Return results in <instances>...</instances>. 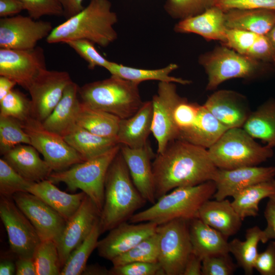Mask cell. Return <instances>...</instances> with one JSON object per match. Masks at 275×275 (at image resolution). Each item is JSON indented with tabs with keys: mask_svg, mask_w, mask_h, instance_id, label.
I'll return each instance as SVG.
<instances>
[{
	"mask_svg": "<svg viewBox=\"0 0 275 275\" xmlns=\"http://www.w3.org/2000/svg\"><path fill=\"white\" fill-rule=\"evenodd\" d=\"M156 200L173 189L213 180L217 168L207 149L175 140L152 163Z\"/></svg>",
	"mask_w": 275,
	"mask_h": 275,
	"instance_id": "6da1fadb",
	"label": "cell"
},
{
	"mask_svg": "<svg viewBox=\"0 0 275 275\" xmlns=\"http://www.w3.org/2000/svg\"><path fill=\"white\" fill-rule=\"evenodd\" d=\"M117 21L109 0H90L80 12L54 28L46 41L54 44L85 39L106 47L117 39L114 28Z\"/></svg>",
	"mask_w": 275,
	"mask_h": 275,
	"instance_id": "7a4b0ae2",
	"label": "cell"
},
{
	"mask_svg": "<svg viewBox=\"0 0 275 275\" xmlns=\"http://www.w3.org/2000/svg\"><path fill=\"white\" fill-rule=\"evenodd\" d=\"M146 202L134 185L120 149L105 177L99 220L101 234L129 220Z\"/></svg>",
	"mask_w": 275,
	"mask_h": 275,
	"instance_id": "3957f363",
	"label": "cell"
},
{
	"mask_svg": "<svg viewBox=\"0 0 275 275\" xmlns=\"http://www.w3.org/2000/svg\"><path fill=\"white\" fill-rule=\"evenodd\" d=\"M215 191L212 180L176 188L158 198L148 208L134 214L129 222H152L159 225L178 218L190 221L198 218L200 208L213 197Z\"/></svg>",
	"mask_w": 275,
	"mask_h": 275,
	"instance_id": "277c9868",
	"label": "cell"
},
{
	"mask_svg": "<svg viewBox=\"0 0 275 275\" xmlns=\"http://www.w3.org/2000/svg\"><path fill=\"white\" fill-rule=\"evenodd\" d=\"M140 84L112 75L108 78L79 87L81 101L121 119L133 115L141 107Z\"/></svg>",
	"mask_w": 275,
	"mask_h": 275,
	"instance_id": "5b68a950",
	"label": "cell"
},
{
	"mask_svg": "<svg viewBox=\"0 0 275 275\" xmlns=\"http://www.w3.org/2000/svg\"><path fill=\"white\" fill-rule=\"evenodd\" d=\"M207 150L219 169L258 166L273 155V148L256 142L242 127L228 129Z\"/></svg>",
	"mask_w": 275,
	"mask_h": 275,
	"instance_id": "8992f818",
	"label": "cell"
},
{
	"mask_svg": "<svg viewBox=\"0 0 275 275\" xmlns=\"http://www.w3.org/2000/svg\"><path fill=\"white\" fill-rule=\"evenodd\" d=\"M120 149L118 145L107 153L58 172L53 171L47 179L54 184L65 183L71 191L80 189L95 203L100 212L104 194V182L109 165Z\"/></svg>",
	"mask_w": 275,
	"mask_h": 275,
	"instance_id": "52a82bcc",
	"label": "cell"
},
{
	"mask_svg": "<svg viewBox=\"0 0 275 275\" xmlns=\"http://www.w3.org/2000/svg\"><path fill=\"white\" fill-rule=\"evenodd\" d=\"M199 62L207 75V90H213L231 78H257L265 73L270 65L240 54L224 45L201 55Z\"/></svg>",
	"mask_w": 275,
	"mask_h": 275,
	"instance_id": "ba28073f",
	"label": "cell"
},
{
	"mask_svg": "<svg viewBox=\"0 0 275 275\" xmlns=\"http://www.w3.org/2000/svg\"><path fill=\"white\" fill-rule=\"evenodd\" d=\"M189 221L175 219L158 225V259L166 275H183L192 253Z\"/></svg>",
	"mask_w": 275,
	"mask_h": 275,
	"instance_id": "9c48e42d",
	"label": "cell"
},
{
	"mask_svg": "<svg viewBox=\"0 0 275 275\" xmlns=\"http://www.w3.org/2000/svg\"><path fill=\"white\" fill-rule=\"evenodd\" d=\"M23 126L31 145L43 155L53 171H63L84 161L62 136L46 129L38 120L30 117Z\"/></svg>",
	"mask_w": 275,
	"mask_h": 275,
	"instance_id": "30bf717a",
	"label": "cell"
},
{
	"mask_svg": "<svg viewBox=\"0 0 275 275\" xmlns=\"http://www.w3.org/2000/svg\"><path fill=\"white\" fill-rule=\"evenodd\" d=\"M0 217L7 233L11 252L18 257L34 258L41 240L12 196H1Z\"/></svg>",
	"mask_w": 275,
	"mask_h": 275,
	"instance_id": "8fae6325",
	"label": "cell"
},
{
	"mask_svg": "<svg viewBox=\"0 0 275 275\" xmlns=\"http://www.w3.org/2000/svg\"><path fill=\"white\" fill-rule=\"evenodd\" d=\"M53 27L49 21L21 15L0 19V48L26 50L34 48L46 38Z\"/></svg>",
	"mask_w": 275,
	"mask_h": 275,
	"instance_id": "7c38bea8",
	"label": "cell"
},
{
	"mask_svg": "<svg viewBox=\"0 0 275 275\" xmlns=\"http://www.w3.org/2000/svg\"><path fill=\"white\" fill-rule=\"evenodd\" d=\"M72 81L67 71L48 70L47 68L42 70L28 90L31 96V117L43 122Z\"/></svg>",
	"mask_w": 275,
	"mask_h": 275,
	"instance_id": "4fadbf2b",
	"label": "cell"
},
{
	"mask_svg": "<svg viewBox=\"0 0 275 275\" xmlns=\"http://www.w3.org/2000/svg\"><path fill=\"white\" fill-rule=\"evenodd\" d=\"M181 97L175 82L159 81L157 94L153 96L151 132L157 143V153H162L172 141L177 140L174 123L175 108Z\"/></svg>",
	"mask_w": 275,
	"mask_h": 275,
	"instance_id": "5bb4252c",
	"label": "cell"
},
{
	"mask_svg": "<svg viewBox=\"0 0 275 275\" xmlns=\"http://www.w3.org/2000/svg\"><path fill=\"white\" fill-rule=\"evenodd\" d=\"M46 69L43 49L0 48V76L7 77L27 90L43 69Z\"/></svg>",
	"mask_w": 275,
	"mask_h": 275,
	"instance_id": "9a60e30c",
	"label": "cell"
},
{
	"mask_svg": "<svg viewBox=\"0 0 275 275\" xmlns=\"http://www.w3.org/2000/svg\"><path fill=\"white\" fill-rule=\"evenodd\" d=\"M12 197L31 222L41 240H51L57 243L67 221L41 199L29 192H18Z\"/></svg>",
	"mask_w": 275,
	"mask_h": 275,
	"instance_id": "2e32d148",
	"label": "cell"
},
{
	"mask_svg": "<svg viewBox=\"0 0 275 275\" xmlns=\"http://www.w3.org/2000/svg\"><path fill=\"white\" fill-rule=\"evenodd\" d=\"M100 214L95 203L86 195L78 209L67 221L57 242L62 268L70 254L90 233Z\"/></svg>",
	"mask_w": 275,
	"mask_h": 275,
	"instance_id": "e0dca14e",
	"label": "cell"
},
{
	"mask_svg": "<svg viewBox=\"0 0 275 275\" xmlns=\"http://www.w3.org/2000/svg\"><path fill=\"white\" fill-rule=\"evenodd\" d=\"M158 225L152 222L132 223L124 222L110 230L107 235L98 241L99 256L112 261L154 234Z\"/></svg>",
	"mask_w": 275,
	"mask_h": 275,
	"instance_id": "ac0fdd59",
	"label": "cell"
},
{
	"mask_svg": "<svg viewBox=\"0 0 275 275\" xmlns=\"http://www.w3.org/2000/svg\"><path fill=\"white\" fill-rule=\"evenodd\" d=\"M275 167L247 166L233 169H217L213 180L216 191L213 196L222 200L233 197L245 188L274 178Z\"/></svg>",
	"mask_w": 275,
	"mask_h": 275,
	"instance_id": "d6986e66",
	"label": "cell"
},
{
	"mask_svg": "<svg viewBox=\"0 0 275 275\" xmlns=\"http://www.w3.org/2000/svg\"><path fill=\"white\" fill-rule=\"evenodd\" d=\"M120 145V152L128 169L132 182L145 200L156 201L152 166L154 153L149 144L138 148Z\"/></svg>",
	"mask_w": 275,
	"mask_h": 275,
	"instance_id": "ffe728a7",
	"label": "cell"
},
{
	"mask_svg": "<svg viewBox=\"0 0 275 275\" xmlns=\"http://www.w3.org/2000/svg\"><path fill=\"white\" fill-rule=\"evenodd\" d=\"M203 105L228 129L242 127L251 112L245 97L231 90L214 92Z\"/></svg>",
	"mask_w": 275,
	"mask_h": 275,
	"instance_id": "44dd1931",
	"label": "cell"
},
{
	"mask_svg": "<svg viewBox=\"0 0 275 275\" xmlns=\"http://www.w3.org/2000/svg\"><path fill=\"white\" fill-rule=\"evenodd\" d=\"M225 12L213 6L199 14L180 20L174 28L175 32L194 33L207 40H218L224 44L226 41Z\"/></svg>",
	"mask_w": 275,
	"mask_h": 275,
	"instance_id": "7402d4cb",
	"label": "cell"
},
{
	"mask_svg": "<svg viewBox=\"0 0 275 275\" xmlns=\"http://www.w3.org/2000/svg\"><path fill=\"white\" fill-rule=\"evenodd\" d=\"M31 145L20 144L3 155L14 170L25 179L37 182L47 179L53 172Z\"/></svg>",
	"mask_w": 275,
	"mask_h": 275,
	"instance_id": "603a6c76",
	"label": "cell"
},
{
	"mask_svg": "<svg viewBox=\"0 0 275 275\" xmlns=\"http://www.w3.org/2000/svg\"><path fill=\"white\" fill-rule=\"evenodd\" d=\"M152 118V102L147 101L133 115L120 119L116 136L118 144L131 148L144 146L151 132Z\"/></svg>",
	"mask_w": 275,
	"mask_h": 275,
	"instance_id": "cb8c5ba5",
	"label": "cell"
},
{
	"mask_svg": "<svg viewBox=\"0 0 275 275\" xmlns=\"http://www.w3.org/2000/svg\"><path fill=\"white\" fill-rule=\"evenodd\" d=\"M198 218L228 238L236 234L242 225V219L227 199L206 201L201 207Z\"/></svg>",
	"mask_w": 275,
	"mask_h": 275,
	"instance_id": "d4e9b609",
	"label": "cell"
},
{
	"mask_svg": "<svg viewBox=\"0 0 275 275\" xmlns=\"http://www.w3.org/2000/svg\"><path fill=\"white\" fill-rule=\"evenodd\" d=\"M78 86L72 81L65 88L60 100L42 122L47 130L63 137L75 125L80 101Z\"/></svg>",
	"mask_w": 275,
	"mask_h": 275,
	"instance_id": "484cf974",
	"label": "cell"
},
{
	"mask_svg": "<svg viewBox=\"0 0 275 275\" xmlns=\"http://www.w3.org/2000/svg\"><path fill=\"white\" fill-rule=\"evenodd\" d=\"M27 192L41 199L66 221L76 211L86 196L82 191L76 194L63 191L48 179L32 183Z\"/></svg>",
	"mask_w": 275,
	"mask_h": 275,
	"instance_id": "4316f807",
	"label": "cell"
},
{
	"mask_svg": "<svg viewBox=\"0 0 275 275\" xmlns=\"http://www.w3.org/2000/svg\"><path fill=\"white\" fill-rule=\"evenodd\" d=\"M192 253L202 260L208 256L230 253L228 238L198 218L189 221Z\"/></svg>",
	"mask_w": 275,
	"mask_h": 275,
	"instance_id": "83f0119b",
	"label": "cell"
},
{
	"mask_svg": "<svg viewBox=\"0 0 275 275\" xmlns=\"http://www.w3.org/2000/svg\"><path fill=\"white\" fill-rule=\"evenodd\" d=\"M224 12L228 29L266 35L275 24V10L235 9Z\"/></svg>",
	"mask_w": 275,
	"mask_h": 275,
	"instance_id": "f1b7e54d",
	"label": "cell"
},
{
	"mask_svg": "<svg viewBox=\"0 0 275 275\" xmlns=\"http://www.w3.org/2000/svg\"><path fill=\"white\" fill-rule=\"evenodd\" d=\"M227 129L203 104L194 124L178 140L208 149Z\"/></svg>",
	"mask_w": 275,
	"mask_h": 275,
	"instance_id": "f546056e",
	"label": "cell"
},
{
	"mask_svg": "<svg viewBox=\"0 0 275 275\" xmlns=\"http://www.w3.org/2000/svg\"><path fill=\"white\" fill-rule=\"evenodd\" d=\"M63 138L84 161L99 157L119 145L116 139L96 135L77 124Z\"/></svg>",
	"mask_w": 275,
	"mask_h": 275,
	"instance_id": "4dcf8cb0",
	"label": "cell"
},
{
	"mask_svg": "<svg viewBox=\"0 0 275 275\" xmlns=\"http://www.w3.org/2000/svg\"><path fill=\"white\" fill-rule=\"evenodd\" d=\"M242 128L254 139L275 147V99H268L251 112Z\"/></svg>",
	"mask_w": 275,
	"mask_h": 275,
	"instance_id": "1f68e13d",
	"label": "cell"
},
{
	"mask_svg": "<svg viewBox=\"0 0 275 275\" xmlns=\"http://www.w3.org/2000/svg\"><path fill=\"white\" fill-rule=\"evenodd\" d=\"M120 119L110 113L91 107L80 101L76 124L96 135L116 139Z\"/></svg>",
	"mask_w": 275,
	"mask_h": 275,
	"instance_id": "d6a6232c",
	"label": "cell"
},
{
	"mask_svg": "<svg viewBox=\"0 0 275 275\" xmlns=\"http://www.w3.org/2000/svg\"><path fill=\"white\" fill-rule=\"evenodd\" d=\"M273 195H275L274 178L245 188L233 197L231 204L243 221L247 217L257 216L260 201Z\"/></svg>",
	"mask_w": 275,
	"mask_h": 275,
	"instance_id": "836d02e7",
	"label": "cell"
},
{
	"mask_svg": "<svg viewBox=\"0 0 275 275\" xmlns=\"http://www.w3.org/2000/svg\"><path fill=\"white\" fill-rule=\"evenodd\" d=\"M178 67L177 65L172 63L160 69H144L126 66L112 62L107 70L111 75L139 84L144 81L154 80L178 83L183 85L190 84L191 81L189 80L170 75Z\"/></svg>",
	"mask_w": 275,
	"mask_h": 275,
	"instance_id": "e575fe53",
	"label": "cell"
},
{
	"mask_svg": "<svg viewBox=\"0 0 275 275\" xmlns=\"http://www.w3.org/2000/svg\"><path fill=\"white\" fill-rule=\"evenodd\" d=\"M262 230L257 226L248 229L244 241L234 238L229 242V251L235 257L237 265L246 275H252L259 254L258 245L261 242Z\"/></svg>",
	"mask_w": 275,
	"mask_h": 275,
	"instance_id": "d590c367",
	"label": "cell"
},
{
	"mask_svg": "<svg viewBox=\"0 0 275 275\" xmlns=\"http://www.w3.org/2000/svg\"><path fill=\"white\" fill-rule=\"evenodd\" d=\"M99 220L85 240L70 254L60 275L82 274L90 255L97 246L101 234Z\"/></svg>",
	"mask_w": 275,
	"mask_h": 275,
	"instance_id": "8d00e7d4",
	"label": "cell"
},
{
	"mask_svg": "<svg viewBox=\"0 0 275 275\" xmlns=\"http://www.w3.org/2000/svg\"><path fill=\"white\" fill-rule=\"evenodd\" d=\"M158 236L156 232L112 261L113 266L135 262H158Z\"/></svg>",
	"mask_w": 275,
	"mask_h": 275,
	"instance_id": "74e56055",
	"label": "cell"
},
{
	"mask_svg": "<svg viewBox=\"0 0 275 275\" xmlns=\"http://www.w3.org/2000/svg\"><path fill=\"white\" fill-rule=\"evenodd\" d=\"M20 144L31 145L23 123L10 117L0 116V153L4 155Z\"/></svg>",
	"mask_w": 275,
	"mask_h": 275,
	"instance_id": "f35d334b",
	"label": "cell"
},
{
	"mask_svg": "<svg viewBox=\"0 0 275 275\" xmlns=\"http://www.w3.org/2000/svg\"><path fill=\"white\" fill-rule=\"evenodd\" d=\"M37 275H60L62 267L56 242L41 241L34 255Z\"/></svg>",
	"mask_w": 275,
	"mask_h": 275,
	"instance_id": "ab89813d",
	"label": "cell"
},
{
	"mask_svg": "<svg viewBox=\"0 0 275 275\" xmlns=\"http://www.w3.org/2000/svg\"><path fill=\"white\" fill-rule=\"evenodd\" d=\"M0 116L12 117L23 123L31 117V99L19 90L13 89L0 100Z\"/></svg>",
	"mask_w": 275,
	"mask_h": 275,
	"instance_id": "60d3db41",
	"label": "cell"
},
{
	"mask_svg": "<svg viewBox=\"0 0 275 275\" xmlns=\"http://www.w3.org/2000/svg\"><path fill=\"white\" fill-rule=\"evenodd\" d=\"M32 183L19 175L2 158L0 159L1 196H12L18 192H27Z\"/></svg>",
	"mask_w": 275,
	"mask_h": 275,
	"instance_id": "b9f144b4",
	"label": "cell"
},
{
	"mask_svg": "<svg viewBox=\"0 0 275 275\" xmlns=\"http://www.w3.org/2000/svg\"><path fill=\"white\" fill-rule=\"evenodd\" d=\"M200 104L190 102L185 98L181 97L177 104L174 113V123L178 132V138L187 131L195 121Z\"/></svg>",
	"mask_w": 275,
	"mask_h": 275,
	"instance_id": "7bdbcfd3",
	"label": "cell"
},
{
	"mask_svg": "<svg viewBox=\"0 0 275 275\" xmlns=\"http://www.w3.org/2000/svg\"><path fill=\"white\" fill-rule=\"evenodd\" d=\"M66 44L87 62L90 69L99 66L107 70L112 63L102 57L95 48L94 44L89 40H74Z\"/></svg>",
	"mask_w": 275,
	"mask_h": 275,
	"instance_id": "ee69618b",
	"label": "cell"
},
{
	"mask_svg": "<svg viewBox=\"0 0 275 275\" xmlns=\"http://www.w3.org/2000/svg\"><path fill=\"white\" fill-rule=\"evenodd\" d=\"M237 267L229 253L212 255L203 259L202 275H232Z\"/></svg>",
	"mask_w": 275,
	"mask_h": 275,
	"instance_id": "f6af8a7d",
	"label": "cell"
},
{
	"mask_svg": "<svg viewBox=\"0 0 275 275\" xmlns=\"http://www.w3.org/2000/svg\"><path fill=\"white\" fill-rule=\"evenodd\" d=\"M29 15L38 20L44 16H63L59 0H20Z\"/></svg>",
	"mask_w": 275,
	"mask_h": 275,
	"instance_id": "bcb514c9",
	"label": "cell"
},
{
	"mask_svg": "<svg viewBox=\"0 0 275 275\" xmlns=\"http://www.w3.org/2000/svg\"><path fill=\"white\" fill-rule=\"evenodd\" d=\"M110 275H166L158 262H132L113 266Z\"/></svg>",
	"mask_w": 275,
	"mask_h": 275,
	"instance_id": "7dc6e473",
	"label": "cell"
},
{
	"mask_svg": "<svg viewBox=\"0 0 275 275\" xmlns=\"http://www.w3.org/2000/svg\"><path fill=\"white\" fill-rule=\"evenodd\" d=\"M258 36V34L249 31L228 29L226 41L223 45L240 54L246 56Z\"/></svg>",
	"mask_w": 275,
	"mask_h": 275,
	"instance_id": "c3c4849f",
	"label": "cell"
},
{
	"mask_svg": "<svg viewBox=\"0 0 275 275\" xmlns=\"http://www.w3.org/2000/svg\"><path fill=\"white\" fill-rule=\"evenodd\" d=\"M246 56L266 64L275 65V50L266 35H258Z\"/></svg>",
	"mask_w": 275,
	"mask_h": 275,
	"instance_id": "681fc988",
	"label": "cell"
},
{
	"mask_svg": "<svg viewBox=\"0 0 275 275\" xmlns=\"http://www.w3.org/2000/svg\"><path fill=\"white\" fill-rule=\"evenodd\" d=\"M214 6L224 12L235 9L275 10V0H215Z\"/></svg>",
	"mask_w": 275,
	"mask_h": 275,
	"instance_id": "f907efd6",
	"label": "cell"
},
{
	"mask_svg": "<svg viewBox=\"0 0 275 275\" xmlns=\"http://www.w3.org/2000/svg\"><path fill=\"white\" fill-rule=\"evenodd\" d=\"M254 269L261 275H275V241H270L266 249L258 254Z\"/></svg>",
	"mask_w": 275,
	"mask_h": 275,
	"instance_id": "816d5d0a",
	"label": "cell"
},
{
	"mask_svg": "<svg viewBox=\"0 0 275 275\" xmlns=\"http://www.w3.org/2000/svg\"><path fill=\"white\" fill-rule=\"evenodd\" d=\"M264 216L267 225L262 231L261 242L265 243L270 240H275V195L268 198Z\"/></svg>",
	"mask_w": 275,
	"mask_h": 275,
	"instance_id": "f5cc1de1",
	"label": "cell"
},
{
	"mask_svg": "<svg viewBox=\"0 0 275 275\" xmlns=\"http://www.w3.org/2000/svg\"><path fill=\"white\" fill-rule=\"evenodd\" d=\"M24 10L23 3L20 0H0V16H12Z\"/></svg>",
	"mask_w": 275,
	"mask_h": 275,
	"instance_id": "db71d44e",
	"label": "cell"
},
{
	"mask_svg": "<svg viewBox=\"0 0 275 275\" xmlns=\"http://www.w3.org/2000/svg\"><path fill=\"white\" fill-rule=\"evenodd\" d=\"M15 265L16 275H37L34 258L18 257Z\"/></svg>",
	"mask_w": 275,
	"mask_h": 275,
	"instance_id": "11a10c76",
	"label": "cell"
},
{
	"mask_svg": "<svg viewBox=\"0 0 275 275\" xmlns=\"http://www.w3.org/2000/svg\"><path fill=\"white\" fill-rule=\"evenodd\" d=\"M63 10V16L66 19L80 12L84 7V0H59Z\"/></svg>",
	"mask_w": 275,
	"mask_h": 275,
	"instance_id": "9f6ffc18",
	"label": "cell"
},
{
	"mask_svg": "<svg viewBox=\"0 0 275 275\" xmlns=\"http://www.w3.org/2000/svg\"><path fill=\"white\" fill-rule=\"evenodd\" d=\"M202 260L192 253L186 263L183 275H202Z\"/></svg>",
	"mask_w": 275,
	"mask_h": 275,
	"instance_id": "6f0895ef",
	"label": "cell"
},
{
	"mask_svg": "<svg viewBox=\"0 0 275 275\" xmlns=\"http://www.w3.org/2000/svg\"><path fill=\"white\" fill-rule=\"evenodd\" d=\"M17 85L14 80L4 76H0V100L7 95Z\"/></svg>",
	"mask_w": 275,
	"mask_h": 275,
	"instance_id": "680465c9",
	"label": "cell"
},
{
	"mask_svg": "<svg viewBox=\"0 0 275 275\" xmlns=\"http://www.w3.org/2000/svg\"><path fill=\"white\" fill-rule=\"evenodd\" d=\"M82 274L85 275H110L109 269L99 265L92 264L86 266Z\"/></svg>",
	"mask_w": 275,
	"mask_h": 275,
	"instance_id": "91938a15",
	"label": "cell"
},
{
	"mask_svg": "<svg viewBox=\"0 0 275 275\" xmlns=\"http://www.w3.org/2000/svg\"><path fill=\"white\" fill-rule=\"evenodd\" d=\"M16 274V265L9 259H3L0 263L1 275H13Z\"/></svg>",
	"mask_w": 275,
	"mask_h": 275,
	"instance_id": "94428289",
	"label": "cell"
},
{
	"mask_svg": "<svg viewBox=\"0 0 275 275\" xmlns=\"http://www.w3.org/2000/svg\"><path fill=\"white\" fill-rule=\"evenodd\" d=\"M266 36L275 50V24Z\"/></svg>",
	"mask_w": 275,
	"mask_h": 275,
	"instance_id": "6125c7cd",
	"label": "cell"
}]
</instances>
